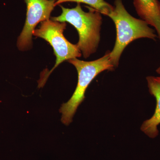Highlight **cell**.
Instances as JSON below:
<instances>
[{
    "mask_svg": "<svg viewBox=\"0 0 160 160\" xmlns=\"http://www.w3.org/2000/svg\"><path fill=\"white\" fill-rule=\"evenodd\" d=\"M60 6L62 14L52 18V20L60 22H67L74 26L79 37L77 46L84 58H89L96 52L99 44L102 22V13L89 6L87 7L89 11H83L80 3L72 9Z\"/></svg>",
    "mask_w": 160,
    "mask_h": 160,
    "instance_id": "6da1fadb",
    "label": "cell"
},
{
    "mask_svg": "<svg viewBox=\"0 0 160 160\" xmlns=\"http://www.w3.org/2000/svg\"><path fill=\"white\" fill-rule=\"evenodd\" d=\"M116 29L114 48L110 52V61L115 68L118 66L120 57L126 46L134 40L148 38L155 40L157 36L145 21L136 18L126 10L122 0H115L114 9L108 15Z\"/></svg>",
    "mask_w": 160,
    "mask_h": 160,
    "instance_id": "7a4b0ae2",
    "label": "cell"
},
{
    "mask_svg": "<svg viewBox=\"0 0 160 160\" xmlns=\"http://www.w3.org/2000/svg\"><path fill=\"white\" fill-rule=\"evenodd\" d=\"M110 52L107 51L102 57L94 61H82L77 58L68 60L74 66L78 73V82L75 90L70 99L63 103L60 109L62 113L61 121L68 126L80 106L85 99V92L88 86L95 78L105 70L112 71L115 68L109 58Z\"/></svg>",
    "mask_w": 160,
    "mask_h": 160,
    "instance_id": "3957f363",
    "label": "cell"
},
{
    "mask_svg": "<svg viewBox=\"0 0 160 160\" xmlns=\"http://www.w3.org/2000/svg\"><path fill=\"white\" fill-rule=\"evenodd\" d=\"M66 22L48 20L41 22L39 29H35L33 35L44 39L52 46L56 60L54 66L50 71L42 76L38 82V87H43L52 72L64 61L80 58L81 51L77 45L69 42L63 34L66 29Z\"/></svg>",
    "mask_w": 160,
    "mask_h": 160,
    "instance_id": "277c9868",
    "label": "cell"
},
{
    "mask_svg": "<svg viewBox=\"0 0 160 160\" xmlns=\"http://www.w3.org/2000/svg\"><path fill=\"white\" fill-rule=\"evenodd\" d=\"M24 1L27 6L26 22L17 41L18 48L22 51L31 47L35 28L40 22L49 19L56 2V0Z\"/></svg>",
    "mask_w": 160,
    "mask_h": 160,
    "instance_id": "5b68a950",
    "label": "cell"
},
{
    "mask_svg": "<svg viewBox=\"0 0 160 160\" xmlns=\"http://www.w3.org/2000/svg\"><path fill=\"white\" fill-rule=\"evenodd\" d=\"M146 80L149 93L155 98L156 106L154 114L143 122L141 129L149 137L154 138L158 135V127L160 124V76H148Z\"/></svg>",
    "mask_w": 160,
    "mask_h": 160,
    "instance_id": "8992f818",
    "label": "cell"
},
{
    "mask_svg": "<svg viewBox=\"0 0 160 160\" xmlns=\"http://www.w3.org/2000/svg\"><path fill=\"white\" fill-rule=\"evenodd\" d=\"M136 11L142 20L156 30L160 41V2L158 0H133Z\"/></svg>",
    "mask_w": 160,
    "mask_h": 160,
    "instance_id": "52a82bcc",
    "label": "cell"
},
{
    "mask_svg": "<svg viewBox=\"0 0 160 160\" xmlns=\"http://www.w3.org/2000/svg\"><path fill=\"white\" fill-rule=\"evenodd\" d=\"M67 2L86 4L89 7L99 11L102 14L107 16L114 9V6H112L105 0H56L55 5L56 6L61 3Z\"/></svg>",
    "mask_w": 160,
    "mask_h": 160,
    "instance_id": "ba28073f",
    "label": "cell"
},
{
    "mask_svg": "<svg viewBox=\"0 0 160 160\" xmlns=\"http://www.w3.org/2000/svg\"><path fill=\"white\" fill-rule=\"evenodd\" d=\"M156 72L157 73L160 75V66H159V67L157 69Z\"/></svg>",
    "mask_w": 160,
    "mask_h": 160,
    "instance_id": "9c48e42d",
    "label": "cell"
}]
</instances>
